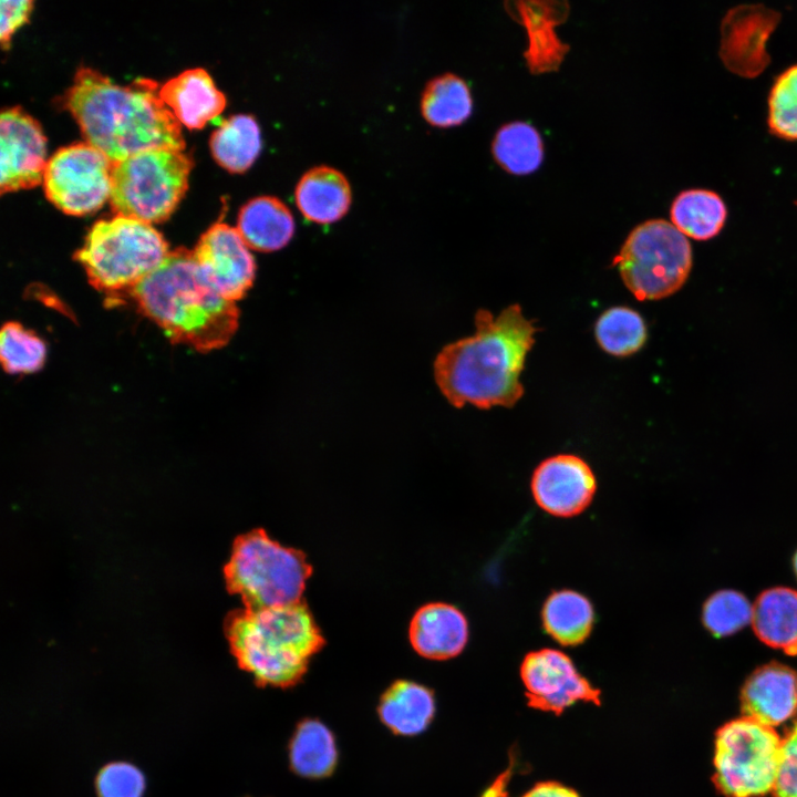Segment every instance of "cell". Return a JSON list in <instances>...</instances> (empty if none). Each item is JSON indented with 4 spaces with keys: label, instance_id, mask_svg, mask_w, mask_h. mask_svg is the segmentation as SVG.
<instances>
[{
    "label": "cell",
    "instance_id": "obj_32",
    "mask_svg": "<svg viewBox=\"0 0 797 797\" xmlns=\"http://www.w3.org/2000/svg\"><path fill=\"white\" fill-rule=\"evenodd\" d=\"M95 784L99 797H142L145 789L143 773L125 762L105 765Z\"/></svg>",
    "mask_w": 797,
    "mask_h": 797
},
{
    "label": "cell",
    "instance_id": "obj_36",
    "mask_svg": "<svg viewBox=\"0 0 797 797\" xmlns=\"http://www.w3.org/2000/svg\"><path fill=\"white\" fill-rule=\"evenodd\" d=\"M793 562H794V569H795V572H796V576H797V551H796V553H795V556H794V561H793Z\"/></svg>",
    "mask_w": 797,
    "mask_h": 797
},
{
    "label": "cell",
    "instance_id": "obj_28",
    "mask_svg": "<svg viewBox=\"0 0 797 797\" xmlns=\"http://www.w3.org/2000/svg\"><path fill=\"white\" fill-rule=\"evenodd\" d=\"M594 333L601 349L614 356L631 355L646 341V327L642 317L627 307L604 311L597 320Z\"/></svg>",
    "mask_w": 797,
    "mask_h": 797
},
{
    "label": "cell",
    "instance_id": "obj_21",
    "mask_svg": "<svg viewBox=\"0 0 797 797\" xmlns=\"http://www.w3.org/2000/svg\"><path fill=\"white\" fill-rule=\"evenodd\" d=\"M290 769L306 779L330 777L339 762L333 732L320 720L307 717L294 727L288 743Z\"/></svg>",
    "mask_w": 797,
    "mask_h": 797
},
{
    "label": "cell",
    "instance_id": "obj_14",
    "mask_svg": "<svg viewBox=\"0 0 797 797\" xmlns=\"http://www.w3.org/2000/svg\"><path fill=\"white\" fill-rule=\"evenodd\" d=\"M531 493L537 505L557 517H572L582 513L597 489L591 467L579 456L559 454L546 458L531 477Z\"/></svg>",
    "mask_w": 797,
    "mask_h": 797
},
{
    "label": "cell",
    "instance_id": "obj_9",
    "mask_svg": "<svg viewBox=\"0 0 797 797\" xmlns=\"http://www.w3.org/2000/svg\"><path fill=\"white\" fill-rule=\"evenodd\" d=\"M782 738L773 727L743 716L716 733L713 782L724 797H763L774 789Z\"/></svg>",
    "mask_w": 797,
    "mask_h": 797
},
{
    "label": "cell",
    "instance_id": "obj_35",
    "mask_svg": "<svg viewBox=\"0 0 797 797\" xmlns=\"http://www.w3.org/2000/svg\"><path fill=\"white\" fill-rule=\"evenodd\" d=\"M522 797H579L571 788L553 782L537 784Z\"/></svg>",
    "mask_w": 797,
    "mask_h": 797
},
{
    "label": "cell",
    "instance_id": "obj_33",
    "mask_svg": "<svg viewBox=\"0 0 797 797\" xmlns=\"http://www.w3.org/2000/svg\"><path fill=\"white\" fill-rule=\"evenodd\" d=\"M774 797H797V723L782 738Z\"/></svg>",
    "mask_w": 797,
    "mask_h": 797
},
{
    "label": "cell",
    "instance_id": "obj_23",
    "mask_svg": "<svg viewBox=\"0 0 797 797\" xmlns=\"http://www.w3.org/2000/svg\"><path fill=\"white\" fill-rule=\"evenodd\" d=\"M545 631L559 644L575 646L590 635L594 623V609L583 594L569 590L553 591L541 609Z\"/></svg>",
    "mask_w": 797,
    "mask_h": 797
},
{
    "label": "cell",
    "instance_id": "obj_16",
    "mask_svg": "<svg viewBox=\"0 0 797 797\" xmlns=\"http://www.w3.org/2000/svg\"><path fill=\"white\" fill-rule=\"evenodd\" d=\"M413 649L431 660L457 656L468 641V622L463 612L447 603L434 602L420 608L410 624Z\"/></svg>",
    "mask_w": 797,
    "mask_h": 797
},
{
    "label": "cell",
    "instance_id": "obj_29",
    "mask_svg": "<svg viewBox=\"0 0 797 797\" xmlns=\"http://www.w3.org/2000/svg\"><path fill=\"white\" fill-rule=\"evenodd\" d=\"M0 359L9 374H28L41 370L46 359L45 342L21 323L8 321L0 333Z\"/></svg>",
    "mask_w": 797,
    "mask_h": 797
},
{
    "label": "cell",
    "instance_id": "obj_19",
    "mask_svg": "<svg viewBox=\"0 0 797 797\" xmlns=\"http://www.w3.org/2000/svg\"><path fill=\"white\" fill-rule=\"evenodd\" d=\"M376 712L381 723L393 734L411 737L424 733L431 725L436 701L427 686L397 680L381 694Z\"/></svg>",
    "mask_w": 797,
    "mask_h": 797
},
{
    "label": "cell",
    "instance_id": "obj_17",
    "mask_svg": "<svg viewBox=\"0 0 797 797\" xmlns=\"http://www.w3.org/2000/svg\"><path fill=\"white\" fill-rule=\"evenodd\" d=\"M159 97L178 122L201 128L226 106V96L205 69L194 68L169 79L159 87Z\"/></svg>",
    "mask_w": 797,
    "mask_h": 797
},
{
    "label": "cell",
    "instance_id": "obj_3",
    "mask_svg": "<svg viewBox=\"0 0 797 797\" xmlns=\"http://www.w3.org/2000/svg\"><path fill=\"white\" fill-rule=\"evenodd\" d=\"M173 343L209 352L228 344L239 325L236 302L205 279L190 250L169 251L130 294Z\"/></svg>",
    "mask_w": 797,
    "mask_h": 797
},
{
    "label": "cell",
    "instance_id": "obj_1",
    "mask_svg": "<svg viewBox=\"0 0 797 797\" xmlns=\"http://www.w3.org/2000/svg\"><path fill=\"white\" fill-rule=\"evenodd\" d=\"M473 335L445 345L434 361V377L454 407L514 406L524 395L520 374L537 329L510 304L497 317L480 309Z\"/></svg>",
    "mask_w": 797,
    "mask_h": 797
},
{
    "label": "cell",
    "instance_id": "obj_27",
    "mask_svg": "<svg viewBox=\"0 0 797 797\" xmlns=\"http://www.w3.org/2000/svg\"><path fill=\"white\" fill-rule=\"evenodd\" d=\"M495 161L508 173L525 175L536 170L544 158V143L538 130L522 121L501 125L493 139Z\"/></svg>",
    "mask_w": 797,
    "mask_h": 797
},
{
    "label": "cell",
    "instance_id": "obj_10",
    "mask_svg": "<svg viewBox=\"0 0 797 797\" xmlns=\"http://www.w3.org/2000/svg\"><path fill=\"white\" fill-rule=\"evenodd\" d=\"M113 164L89 143L60 147L46 161L42 180L44 194L68 215L92 214L110 198Z\"/></svg>",
    "mask_w": 797,
    "mask_h": 797
},
{
    "label": "cell",
    "instance_id": "obj_30",
    "mask_svg": "<svg viewBox=\"0 0 797 797\" xmlns=\"http://www.w3.org/2000/svg\"><path fill=\"white\" fill-rule=\"evenodd\" d=\"M767 123L777 137L797 141V64L775 80L768 97Z\"/></svg>",
    "mask_w": 797,
    "mask_h": 797
},
{
    "label": "cell",
    "instance_id": "obj_8",
    "mask_svg": "<svg viewBox=\"0 0 797 797\" xmlns=\"http://www.w3.org/2000/svg\"><path fill=\"white\" fill-rule=\"evenodd\" d=\"M692 261L687 237L667 220L650 219L632 229L613 263L627 288L643 301L676 292L686 281Z\"/></svg>",
    "mask_w": 797,
    "mask_h": 797
},
{
    "label": "cell",
    "instance_id": "obj_31",
    "mask_svg": "<svg viewBox=\"0 0 797 797\" xmlns=\"http://www.w3.org/2000/svg\"><path fill=\"white\" fill-rule=\"evenodd\" d=\"M753 607L738 591L721 590L703 607V623L716 636L729 635L752 621Z\"/></svg>",
    "mask_w": 797,
    "mask_h": 797
},
{
    "label": "cell",
    "instance_id": "obj_20",
    "mask_svg": "<svg viewBox=\"0 0 797 797\" xmlns=\"http://www.w3.org/2000/svg\"><path fill=\"white\" fill-rule=\"evenodd\" d=\"M236 228L249 249L272 252L290 242L296 224L290 209L279 198L259 196L240 208Z\"/></svg>",
    "mask_w": 797,
    "mask_h": 797
},
{
    "label": "cell",
    "instance_id": "obj_5",
    "mask_svg": "<svg viewBox=\"0 0 797 797\" xmlns=\"http://www.w3.org/2000/svg\"><path fill=\"white\" fill-rule=\"evenodd\" d=\"M168 253V244L151 224L116 215L90 228L74 259L85 270L91 286L115 297L131 294Z\"/></svg>",
    "mask_w": 797,
    "mask_h": 797
},
{
    "label": "cell",
    "instance_id": "obj_13",
    "mask_svg": "<svg viewBox=\"0 0 797 797\" xmlns=\"http://www.w3.org/2000/svg\"><path fill=\"white\" fill-rule=\"evenodd\" d=\"M46 138L40 124L21 107L0 114V194L28 189L43 180Z\"/></svg>",
    "mask_w": 797,
    "mask_h": 797
},
{
    "label": "cell",
    "instance_id": "obj_7",
    "mask_svg": "<svg viewBox=\"0 0 797 797\" xmlns=\"http://www.w3.org/2000/svg\"><path fill=\"white\" fill-rule=\"evenodd\" d=\"M192 167V158L175 148H151L115 162L112 209L148 224L166 220L187 189Z\"/></svg>",
    "mask_w": 797,
    "mask_h": 797
},
{
    "label": "cell",
    "instance_id": "obj_34",
    "mask_svg": "<svg viewBox=\"0 0 797 797\" xmlns=\"http://www.w3.org/2000/svg\"><path fill=\"white\" fill-rule=\"evenodd\" d=\"M0 41L3 49H8L13 32L25 23L33 7L32 0H2Z\"/></svg>",
    "mask_w": 797,
    "mask_h": 797
},
{
    "label": "cell",
    "instance_id": "obj_25",
    "mask_svg": "<svg viewBox=\"0 0 797 797\" xmlns=\"http://www.w3.org/2000/svg\"><path fill=\"white\" fill-rule=\"evenodd\" d=\"M672 224L686 237L707 240L723 228L727 210L723 199L706 189L680 193L670 208Z\"/></svg>",
    "mask_w": 797,
    "mask_h": 797
},
{
    "label": "cell",
    "instance_id": "obj_12",
    "mask_svg": "<svg viewBox=\"0 0 797 797\" xmlns=\"http://www.w3.org/2000/svg\"><path fill=\"white\" fill-rule=\"evenodd\" d=\"M193 253L205 279L225 299L241 300L252 287L256 260L237 228L215 222L200 236Z\"/></svg>",
    "mask_w": 797,
    "mask_h": 797
},
{
    "label": "cell",
    "instance_id": "obj_4",
    "mask_svg": "<svg viewBox=\"0 0 797 797\" xmlns=\"http://www.w3.org/2000/svg\"><path fill=\"white\" fill-rule=\"evenodd\" d=\"M227 638L238 665L260 686L298 684L324 639L308 605L247 609L230 617Z\"/></svg>",
    "mask_w": 797,
    "mask_h": 797
},
{
    "label": "cell",
    "instance_id": "obj_26",
    "mask_svg": "<svg viewBox=\"0 0 797 797\" xmlns=\"http://www.w3.org/2000/svg\"><path fill=\"white\" fill-rule=\"evenodd\" d=\"M473 111L468 84L454 73L435 76L425 85L421 96V112L427 123L437 127L462 124Z\"/></svg>",
    "mask_w": 797,
    "mask_h": 797
},
{
    "label": "cell",
    "instance_id": "obj_18",
    "mask_svg": "<svg viewBox=\"0 0 797 797\" xmlns=\"http://www.w3.org/2000/svg\"><path fill=\"white\" fill-rule=\"evenodd\" d=\"M299 211L309 221L328 225L346 215L352 192L346 177L330 166H317L306 172L294 189Z\"/></svg>",
    "mask_w": 797,
    "mask_h": 797
},
{
    "label": "cell",
    "instance_id": "obj_22",
    "mask_svg": "<svg viewBox=\"0 0 797 797\" xmlns=\"http://www.w3.org/2000/svg\"><path fill=\"white\" fill-rule=\"evenodd\" d=\"M752 625L765 644L797 655V591L786 587L763 591L753 604Z\"/></svg>",
    "mask_w": 797,
    "mask_h": 797
},
{
    "label": "cell",
    "instance_id": "obj_15",
    "mask_svg": "<svg viewBox=\"0 0 797 797\" xmlns=\"http://www.w3.org/2000/svg\"><path fill=\"white\" fill-rule=\"evenodd\" d=\"M741 702L744 716L769 727L783 724L797 712V673L777 662L759 666L746 680Z\"/></svg>",
    "mask_w": 797,
    "mask_h": 797
},
{
    "label": "cell",
    "instance_id": "obj_6",
    "mask_svg": "<svg viewBox=\"0 0 797 797\" xmlns=\"http://www.w3.org/2000/svg\"><path fill=\"white\" fill-rule=\"evenodd\" d=\"M312 572L303 552L281 546L262 529L240 536L225 567L229 590L247 609L298 603Z\"/></svg>",
    "mask_w": 797,
    "mask_h": 797
},
{
    "label": "cell",
    "instance_id": "obj_2",
    "mask_svg": "<svg viewBox=\"0 0 797 797\" xmlns=\"http://www.w3.org/2000/svg\"><path fill=\"white\" fill-rule=\"evenodd\" d=\"M153 80L120 85L99 71L80 68L64 96L86 143L112 162L151 148L185 149L178 120Z\"/></svg>",
    "mask_w": 797,
    "mask_h": 797
},
{
    "label": "cell",
    "instance_id": "obj_24",
    "mask_svg": "<svg viewBox=\"0 0 797 797\" xmlns=\"http://www.w3.org/2000/svg\"><path fill=\"white\" fill-rule=\"evenodd\" d=\"M209 146L214 159L222 168L230 173H244L260 154V126L252 115L235 114L211 133Z\"/></svg>",
    "mask_w": 797,
    "mask_h": 797
},
{
    "label": "cell",
    "instance_id": "obj_11",
    "mask_svg": "<svg viewBox=\"0 0 797 797\" xmlns=\"http://www.w3.org/2000/svg\"><path fill=\"white\" fill-rule=\"evenodd\" d=\"M520 676L531 707L560 714L578 701L600 704L594 689L571 659L555 649L529 652L522 660Z\"/></svg>",
    "mask_w": 797,
    "mask_h": 797
}]
</instances>
